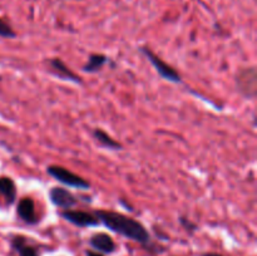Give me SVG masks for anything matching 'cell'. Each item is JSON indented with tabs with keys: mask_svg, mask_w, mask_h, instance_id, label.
Listing matches in <instances>:
<instances>
[{
	"mask_svg": "<svg viewBox=\"0 0 257 256\" xmlns=\"http://www.w3.org/2000/svg\"><path fill=\"white\" fill-rule=\"evenodd\" d=\"M93 213L108 230L138 243H142V245L150 242V232L145 227V225L136 218L123 215L117 211L95 210Z\"/></svg>",
	"mask_w": 257,
	"mask_h": 256,
	"instance_id": "cell-1",
	"label": "cell"
},
{
	"mask_svg": "<svg viewBox=\"0 0 257 256\" xmlns=\"http://www.w3.org/2000/svg\"><path fill=\"white\" fill-rule=\"evenodd\" d=\"M140 52L147 58L148 62L152 64V67L155 68L156 72L160 74V77L162 78V79L171 83H176V84L182 83V75L180 74V72L176 70L171 64H168L167 62H165L160 55L156 54L150 47L142 45V47H140Z\"/></svg>",
	"mask_w": 257,
	"mask_h": 256,
	"instance_id": "cell-2",
	"label": "cell"
},
{
	"mask_svg": "<svg viewBox=\"0 0 257 256\" xmlns=\"http://www.w3.org/2000/svg\"><path fill=\"white\" fill-rule=\"evenodd\" d=\"M237 92L246 99H255L257 94V69L255 65L238 69L235 75Z\"/></svg>",
	"mask_w": 257,
	"mask_h": 256,
	"instance_id": "cell-3",
	"label": "cell"
},
{
	"mask_svg": "<svg viewBox=\"0 0 257 256\" xmlns=\"http://www.w3.org/2000/svg\"><path fill=\"white\" fill-rule=\"evenodd\" d=\"M47 173L57 180L58 182L63 183L67 187L77 188V190H88L90 188V183L87 180L82 177V176L77 175V173L72 172L68 168L63 167V166L58 165H50L47 167Z\"/></svg>",
	"mask_w": 257,
	"mask_h": 256,
	"instance_id": "cell-4",
	"label": "cell"
},
{
	"mask_svg": "<svg viewBox=\"0 0 257 256\" xmlns=\"http://www.w3.org/2000/svg\"><path fill=\"white\" fill-rule=\"evenodd\" d=\"M60 217L64 218L65 221H68L72 225L77 226V227H97L100 225L99 220L95 217L94 213L87 212V211L82 210H63L59 213Z\"/></svg>",
	"mask_w": 257,
	"mask_h": 256,
	"instance_id": "cell-5",
	"label": "cell"
},
{
	"mask_svg": "<svg viewBox=\"0 0 257 256\" xmlns=\"http://www.w3.org/2000/svg\"><path fill=\"white\" fill-rule=\"evenodd\" d=\"M48 69L58 79L74 83V84H83L82 78L77 73L73 72L60 58H50V59H48Z\"/></svg>",
	"mask_w": 257,
	"mask_h": 256,
	"instance_id": "cell-6",
	"label": "cell"
},
{
	"mask_svg": "<svg viewBox=\"0 0 257 256\" xmlns=\"http://www.w3.org/2000/svg\"><path fill=\"white\" fill-rule=\"evenodd\" d=\"M49 200L55 207L62 208V210H70L78 203V198L68 188L59 187V186L50 188Z\"/></svg>",
	"mask_w": 257,
	"mask_h": 256,
	"instance_id": "cell-7",
	"label": "cell"
},
{
	"mask_svg": "<svg viewBox=\"0 0 257 256\" xmlns=\"http://www.w3.org/2000/svg\"><path fill=\"white\" fill-rule=\"evenodd\" d=\"M17 213L22 221L28 225H35L39 222L37 212H35V202L30 197L20 198L17 205Z\"/></svg>",
	"mask_w": 257,
	"mask_h": 256,
	"instance_id": "cell-8",
	"label": "cell"
},
{
	"mask_svg": "<svg viewBox=\"0 0 257 256\" xmlns=\"http://www.w3.org/2000/svg\"><path fill=\"white\" fill-rule=\"evenodd\" d=\"M17 186L15 182L8 176L0 177V201L4 203L7 207L14 205L17 201Z\"/></svg>",
	"mask_w": 257,
	"mask_h": 256,
	"instance_id": "cell-9",
	"label": "cell"
},
{
	"mask_svg": "<svg viewBox=\"0 0 257 256\" xmlns=\"http://www.w3.org/2000/svg\"><path fill=\"white\" fill-rule=\"evenodd\" d=\"M89 245L102 253H112L115 251V242L108 233L98 232L90 236Z\"/></svg>",
	"mask_w": 257,
	"mask_h": 256,
	"instance_id": "cell-10",
	"label": "cell"
},
{
	"mask_svg": "<svg viewBox=\"0 0 257 256\" xmlns=\"http://www.w3.org/2000/svg\"><path fill=\"white\" fill-rule=\"evenodd\" d=\"M92 135L93 137H94V140L104 148H108V150H114V151L123 150V146L120 145L118 141H115L114 138H112V136H110L109 133L105 132L104 130H102V128H94Z\"/></svg>",
	"mask_w": 257,
	"mask_h": 256,
	"instance_id": "cell-11",
	"label": "cell"
},
{
	"mask_svg": "<svg viewBox=\"0 0 257 256\" xmlns=\"http://www.w3.org/2000/svg\"><path fill=\"white\" fill-rule=\"evenodd\" d=\"M108 63V57L105 54H100V53H93L88 57V60L85 64H83L82 70L85 73H89V74H93V73H97L104 67Z\"/></svg>",
	"mask_w": 257,
	"mask_h": 256,
	"instance_id": "cell-12",
	"label": "cell"
},
{
	"mask_svg": "<svg viewBox=\"0 0 257 256\" xmlns=\"http://www.w3.org/2000/svg\"><path fill=\"white\" fill-rule=\"evenodd\" d=\"M12 246L14 250L18 251L19 256H39L37 250L33 246L27 245L25 237H23V236H15V237H13Z\"/></svg>",
	"mask_w": 257,
	"mask_h": 256,
	"instance_id": "cell-13",
	"label": "cell"
},
{
	"mask_svg": "<svg viewBox=\"0 0 257 256\" xmlns=\"http://www.w3.org/2000/svg\"><path fill=\"white\" fill-rule=\"evenodd\" d=\"M0 37L5 38V39H14V38H17V33L14 32V29L5 20H3L2 18H0Z\"/></svg>",
	"mask_w": 257,
	"mask_h": 256,
	"instance_id": "cell-14",
	"label": "cell"
},
{
	"mask_svg": "<svg viewBox=\"0 0 257 256\" xmlns=\"http://www.w3.org/2000/svg\"><path fill=\"white\" fill-rule=\"evenodd\" d=\"M180 222L182 223V225L186 227V230H188V231H195L196 228H197V226L193 225V223L191 222V221L188 220V218L181 217V218H180Z\"/></svg>",
	"mask_w": 257,
	"mask_h": 256,
	"instance_id": "cell-15",
	"label": "cell"
},
{
	"mask_svg": "<svg viewBox=\"0 0 257 256\" xmlns=\"http://www.w3.org/2000/svg\"><path fill=\"white\" fill-rule=\"evenodd\" d=\"M85 256H103V255H100V253H97V252H93V251H87V252H85Z\"/></svg>",
	"mask_w": 257,
	"mask_h": 256,
	"instance_id": "cell-16",
	"label": "cell"
},
{
	"mask_svg": "<svg viewBox=\"0 0 257 256\" xmlns=\"http://www.w3.org/2000/svg\"><path fill=\"white\" fill-rule=\"evenodd\" d=\"M201 256H223V255H220V253H216V252H205Z\"/></svg>",
	"mask_w": 257,
	"mask_h": 256,
	"instance_id": "cell-17",
	"label": "cell"
}]
</instances>
